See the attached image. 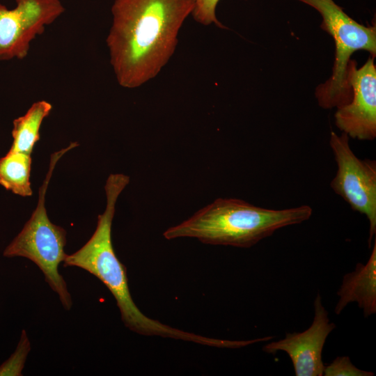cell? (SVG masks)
Listing matches in <instances>:
<instances>
[{
	"instance_id": "cell-1",
	"label": "cell",
	"mask_w": 376,
	"mask_h": 376,
	"mask_svg": "<svg viewBox=\"0 0 376 376\" xmlns=\"http://www.w3.org/2000/svg\"><path fill=\"white\" fill-rule=\"evenodd\" d=\"M194 0H115L106 42L118 84L138 88L154 79L173 55Z\"/></svg>"
},
{
	"instance_id": "cell-2",
	"label": "cell",
	"mask_w": 376,
	"mask_h": 376,
	"mask_svg": "<svg viewBox=\"0 0 376 376\" xmlns=\"http://www.w3.org/2000/svg\"><path fill=\"white\" fill-rule=\"evenodd\" d=\"M130 182L122 173L111 174L104 189L107 206L98 215L96 229L78 251L67 255L65 267L81 268L99 279L114 297L121 319L131 331L144 336H157L207 345L209 338L171 327L145 315L134 304L128 287L126 267L117 258L111 242V225L117 199Z\"/></svg>"
},
{
	"instance_id": "cell-3",
	"label": "cell",
	"mask_w": 376,
	"mask_h": 376,
	"mask_svg": "<svg viewBox=\"0 0 376 376\" xmlns=\"http://www.w3.org/2000/svg\"><path fill=\"white\" fill-rule=\"evenodd\" d=\"M306 205L272 210L237 198H217L163 233L166 240L194 237L204 244L249 248L276 230L310 219Z\"/></svg>"
},
{
	"instance_id": "cell-4",
	"label": "cell",
	"mask_w": 376,
	"mask_h": 376,
	"mask_svg": "<svg viewBox=\"0 0 376 376\" xmlns=\"http://www.w3.org/2000/svg\"><path fill=\"white\" fill-rule=\"evenodd\" d=\"M74 148L70 143L67 148L52 155L49 171L39 189L36 208L20 233L14 238L3 251L5 257L21 256L33 262L42 272L46 282L58 295L66 310L72 305V298L66 283L58 272V266L65 259L67 254L66 231L49 220L45 205V197L55 165L68 150Z\"/></svg>"
},
{
	"instance_id": "cell-5",
	"label": "cell",
	"mask_w": 376,
	"mask_h": 376,
	"mask_svg": "<svg viewBox=\"0 0 376 376\" xmlns=\"http://www.w3.org/2000/svg\"><path fill=\"white\" fill-rule=\"evenodd\" d=\"M318 10L321 28L335 43V60L331 76L315 89L319 106L328 109L348 104L352 97L348 73L351 56L358 50L376 54V26H364L347 15L333 0H297Z\"/></svg>"
},
{
	"instance_id": "cell-6",
	"label": "cell",
	"mask_w": 376,
	"mask_h": 376,
	"mask_svg": "<svg viewBox=\"0 0 376 376\" xmlns=\"http://www.w3.org/2000/svg\"><path fill=\"white\" fill-rule=\"evenodd\" d=\"M329 146L338 167L330 186L352 210L366 217L370 226L368 245L370 248L376 233V162L359 159L345 133L338 136L331 132Z\"/></svg>"
},
{
	"instance_id": "cell-7",
	"label": "cell",
	"mask_w": 376,
	"mask_h": 376,
	"mask_svg": "<svg viewBox=\"0 0 376 376\" xmlns=\"http://www.w3.org/2000/svg\"><path fill=\"white\" fill-rule=\"evenodd\" d=\"M64 11L60 0H16L13 9L0 3V61L25 58L32 40Z\"/></svg>"
},
{
	"instance_id": "cell-8",
	"label": "cell",
	"mask_w": 376,
	"mask_h": 376,
	"mask_svg": "<svg viewBox=\"0 0 376 376\" xmlns=\"http://www.w3.org/2000/svg\"><path fill=\"white\" fill-rule=\"evenodd\" d=\"M348 79L352 90L350 102L337 108L336 127L354 139L373 140L376 137V68L370 57L360 68L351 60Z\"/></svg>"
},
{
	"instance_id": "cell-9",
	"label": "cell",
	"mask_w": 376,
	"mask_h": 376,
	"mask_svg": "<svg viewBox=\"0 0 376 376\" xmlns=\"http://www.w3.org/2000/svg\"><path fill=\"white\" fill-rule=\"evenodd\" d=\"M315 315L311 325L301 333L287 334L285 338L273 341L263 347L267 353L285 352L290 358L296 376H322L324 366L322 352L326 339L335 329L320 294L314 301Z\"/></svg>"
},
{
	"instance_id": "cell-10",
	"label": "cell",
	"mask_w": 376,
	"mask_h": 376,
	"mask_svg": "<svg viewBox=\"0 0 376 376\" xmlns=\"http://www.w3.org/2000/svg\"><path fill=\"white\" fill-rule=\"evenodd\" d=\"M338 301L334 308L339 315L350 303L357 302L366 318L376 313V240L366 263L357 264L354 270L344 275L338 290Z\"/></svg>"
},
{
	"instance_id": "cell-11",
	"label": "cell",
	"mask_w": 376,
	"mask_h": 376,
	"mask_svg": "<svg viewBox=\"0 0 376 376\" xmlns=\"http://www.w3.org/2000/svg\"><path fill=\"white\" fill-rule=\"evenodd\" d=\"M52 109L49 102L40 100L34 102L24 115L15 118L13 122V143L10 150L31 155L34 145L40 139L41 124Z\"/></svg>"
},
{
	"instance_id": "cell-12",
	"label": "cell",
	"mask_w": 376,
	"mask_h": 376,
	"mask_svg": "<svg viewBox=\"0 0 376 376\" xmlns=\"http://www.w3.org/2000/svg\"><path fill=\"white\" fill-rule=\"evenodd\" d=\"M31 154L10 150L0 158V185L15 194L31 196Z\"/></svg>"
},
{
	"instance_id": "cell-13",
	"label": "cell",
	"mask_w": 376,
	"mask_h": 376,
	"mask_svg": "<svg viewBox=\"0 0 376 376\" xmlns=\"http://www.w3.org/2000/svg\"><path fill=\"white\" fill-rule=\"evenodd\" d=\"M31 350L30 342L25 330H22L20 340L14 353L0 366V376H20L27 355Z\"/></svg>"
},
{
	"instance_id": "cell-14",
	"label": "cell",
	"mask_w": 376,
	"mask_h": 376,
	"mask_svg": "<svg viewBox=\"0 0 376 376\" xmlns=\"http://www.w3.org/2000/svg\"><path fill=\"white\" fill-rule=\"evenodd\" d=\"M219 0H194V8L191 15L198 23L208 26L214 24L215 26L226 29L217 19L216 8Z\"/></svg>"
},
{
	"instance_id": "cell-15",
	"label": "cell",
	"mask_w": 376,
	"mask_h": 376,
	"mask_svg": "<svg viewBox=\"0 0 376 376\" xmlns=\"http://www.w3.org/2000/svg\"><path fill=\"white\" fill-rule=\"evenodd\" d=\"M324 376H373L370 371L357 368L347 356L337 357L329 365L324 366Z\"/></svg>"
}]
</instances>
